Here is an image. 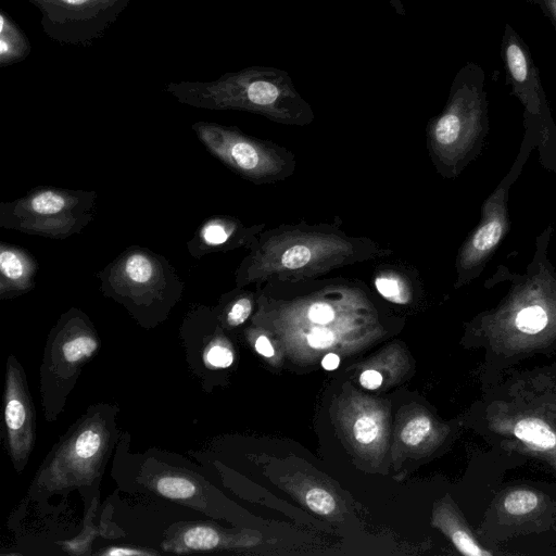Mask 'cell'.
Wrapping results in <instances>:
<instances>
[{
    "label": "cell",
    "instance_id": "2",
    "mask_svg": "<svg viewBox=\"0 0 556 556\" xmlns=\"http://www.w3.org/2000/svg\"><path fill=\"white\" fill-rule=\"evenodd\" d=\"M164 90L197 109L242 111L287 126H308L315 114L287 72L251 66L210 81L169 83Z\"/></svg>",
    "mask_w": 556,
    "mask_h": 556
},
{
    "label": "cell",
    "instance_id": "1",
    "mask_svg": "<svg viewBox=\"0 0 556 556\" xmlns=\"http://www.w3.org/2000/svg\"><path fill=\"white\" fill-rule=\"evenodd\" d=\"M392 253L368 237L349 235L339 218L332 223L280 224L257 235L235 270V287L318 278Z\"/></svg>",
    "mask_w": 556,
    "mask_h": 556
},
{
    "label": "cell",
    "instance_id": "31",
    "mask_svg": "<svg viewBox=\"0 0 556 556\" xmlns=\"http://www.w3.org/2000/svg\"><path fill=\"white\" fill-rule=\"evenodd\" d=\"M108 556H124V555H149L150 553L147 551H140L137 548L129 547H110L108 551L103 553Z\"/></svg>",
    "mask_w": 556,
    "mask_h": 556
},
{
    "label": "cell",
    "instance_id": "33",
    "mask_svg": "<svg viewBox=\"0 0 556 556\" xmlns=\"http://www.w3.org/2000/svg\"><path fill=\"white\" fill-rule=\"evenodd\" d=\"M390 3L397 14H400V15L405 14V10H404V7H403L401 0H390Z\"/></svg>",
    "mask_w": 556,
    "mask_h": 556
},
{
    "label": "cell",
    "instance_id": "26",
    "mask_svg": "<svg viewBox=\"0 0 556 556\" xmlns=\"http://www.w3.org/2000/svg\"><path fill=\"white\" fill-rule=\"evenodd\" d=\"M380 431V426L371 416L359 417L353 427V433L358 443L370 444L372 443Z\"/></svg>",
    "mask_w": 556,
    "mask_h": 556
},
{
    "label": "cell",
    "instance_id": "32",
    "mask_svg": "<svg viewBox=\"0 0 556 556\" xmlns=\"http://www.w3.org/2000/svg\"><path fill=\"white\" fill-rule=\"evenodd\" d=\"M340 364V358L337 354L328 353L321 361V366L326 370H334Z\"/></svg>",
    "mask_w": 556,
    "mask_h": 556
},
{
    "label": "cell",
    "instance_id": "17",
    "mask_svg": "<svg viewBox=\"0 0 556 556\" xmlns=\"http://www.w3.org/2000/svg\"><path fill=\"white\" fill-rule=\"evenodd\" d=\"M257 301V290L251 291L244 288L235 289L220 299V316L229 327H238L244 324L251 316Z\"/></svg>",
    "mask_w": 556,
    "mask_h": 556
},
{
    "label": "cell",
    "instance_id": "16",
    "mask_svg": "<svg viewBox=\"0 0 556 556\" xmlns=\"http://www.w3.org/2000/svg\"><path fill=\"white\" fill-rule=\"evenodd\" d=\"M31 46L26 34L5 11L0 13V66L7 67L24 61Z\"/></svg>",
    "mask_w": 556,
    "mask_h": 556
},
{
    "label": "cell",
    "instance_id": "24",
    "mask_svg": "<svg viewBox=\"0 0 556 556\" xmlns=\"http://www.w3.org/2000/svg\"><path fill=\"white\" fill-rule=\"evenodd\" d=\"M307 506L319 515H329L336 508L332 495L324 489L314 488L306 493Z\"/></svg>",
    "mask_w": 556,
    "mask_h": 556
},
{
    "label": "cell",
    "instance_id": "8",
    "mask_svg": "<svg viewBox=\"0 0 556 556\" xmlns=\"http://www.w3.org/2000/svg\"><path fill=\"white\" fill-rule=\"evenodd\" d=\"M112 440L113 427L104 417H84L46 459L31 490L54 493L90 484L100 476Z\"/></svg>",
    "mask_w": 556,
    "mask_h": 556
},
{
    "label": "cell",
    "instance_id": "27",
    "mask_svg": "<svg viewBox=\"0 0 556 556\" xmlns=\"http://www.w3.org/2000/svg\"><path fill=\"white\" fill-rule=\"evenodd\" d=\"M334 339V331L327 328L311 329L306 336L307 343L314 349H326L333 343Z\"/></svg>",
    "mask_w": 556,
    "mask_h": 556
},
{
    "label": "cell",
    "instance_id": "25",
    "mask_svg": "<svg viewBox=\"0 0 556 556\" xmlns=\"http://www.w3.org/2000/svg\"><path fill=\"white\" fill-rule=\"evenodd\" d=\"M455 547L464 555L491 556L492 553L483 549L473 538L464 529H455L451 534Z\"/></svg>",
    "mask_w": 556,
    "mask_h": 556
},
{
    "label": "cell",
    "instance_id": "21",
    "mask_svg": "<svg viewBox=\"0 0 556 556\" xmlns=\"http://www.w3.org/2000/svg\"><path fill=\"white\" fill-rule=\"evenodd\" d=\"M538 495L529 490H515L504 500L505 510L514 516L526 515L536 508Z\"/></svg>",
    "mask_w": 556,
    "mask_h": 556
},
{
    "label": "cell",
    "instance_id": "19",
    "mask_svg": "<svg viewBox=\"0 0 556 556\" xmlns=\"http://www.w3.org/2000/svg\"><path fill=\"white\" fill-rule=\"evenodd\" d=\"M151 484L159 494L175 501L188 502L198 493L195 482L180 473L157 475Z\"/></svg>",
    "mask_w": 556,
    "mask_h": 556
},
{
    "label": "cell",
    "instance_id": "12",
    "mask_svg": "<svg viewBox=\"0 0 556 556\" xmlns=\"http://www.w3.org/2000/svg\"><path fill=\"white\" fill-rule=\"evenodd\" d=\"M501 56L513 93L525 105L526 113L538 119L542 130L554 129L538 67L528 46L508 23L502 36Z\"/></svg>",
    "mask_w": 556,
    "mask_h": 556
},
{
    "label": "cell",
    "instance_id": "28",
    "mask_svg": "<svg viewBox=\"0 0 556 556\" xmlns=\"http://www.w3.org/2000/svg\"><path fill=\"white\" fill-rule=\"evenodd\" d=\"M529 3L539 7L545 17L552 23L556 30V0H527Z\"/></svg>",
    "mask_w": 556,
    "mask_h": 556
},
{
    "label": "cell",
    "instance_id": "30",
    "mask_svg": "<svg viewBox=\"0 0 556 556\" xmlns=\"http://www.w3.org/2000/svg\"><path fill=\"white\" fill-rule=\"evenodd\" d=\"M255 350L265 357H271L275 350L266 336H260L255 341Z\"/></svg>",
    "mask_w": 556,
    "mask_h": 556
},
{
    "label": "cell",
    "instance_id": "20",
    "mask_svg": "<svg viewBox=\"0 0 556 556\" xmlns=\"http://www.w3.org/2000/svg\"><path fill=\"white\" fill-rule=\"evenodd\" d=\"M219 540L216 530L208 526L198 525L182 532L179 546L187 551H208L215 548Z\"/></svg>",
    "mask_w": 556,
    "mask_h": 556
},
{
    "label": "cell",
    "instance_id": "9",
    "mask_svg": "<svg viewBox=\"0 0 556 556\" xmlns=\"http://www.w3.org/2000/svg\"><path fill=\"white\" fill-rule=\"evenodd\" d=\"M525 115L527 130L520 153L509 173L485 200L481 211L480 223L459 249L455 263V288L463 287L480 274L483 264L502 241L508 229V191L522 170V166L533 148L539 130L538 121L527 113Z\"/></svg>",
    "mask_w": 556,
    "mask_h": 556
},
{
    "label": "cell",
    "instance_id": "22",
    "mask_svg": "<svg viewBox=\"0 0 556 556\" xmlns=\"http://www.w3.org/2000/svg\"><path fill=\"white\" fill-rule=\"evenodd\" d=\"M431 431V421L426 416H419L408 421L401 432V440L408 446L421 443Z\"/></svg>",
    "mask_w": 556,
    "mask_h": 556
},
{
    "label": "cell",
    "instance_id": "7",
    "mask_svg": "<svg viewBox=\"0 0 556 556\" xmlns=\"http://www.w3.org/2000/svg\"><path fill=\"white\" fill-rule=\"evenodd\" d=\"M99 349L89 317L79 308L65 312L51 329L41 366V393L46 416L55 419L81 367Z\"/></svg>",
    "mask_w": 556,
    "mask_h": 556
},
{
    "label": "cell",
    "instance_id": "10",
    "mask_svg": "<svg viewBox=\"0 0 556 556\" xmlns=\"http://www.w3.org/2000/svg\"><path fill=\"white\" fill-rule=\"evenodd\" d=\"M38 9L43 33L63 46L89 47L113 27L130 0H25Z\"/></svg>",
    "mask_w": 556,
    "mask_h": 556
},
{
    "label": "cell",
    "instance_id": "15",
    "mask_svg": "<svg viewBox=\"0 0 556 556\" xmlns=\"http://www.w3.org/2000/svg\"><path fill=\"white\" fill-rule=\"evenodd\" d=\"M372 287L386 301L396 305H408L422 285L414 268L400 264H381L371 277Z\"/></svg>",
    "mask_w": 556,
    "mask_h": 556
},
{
    "label": "cell",
    "instance_id": "29",
    "mask_svg": "<svg viewBox=\"0 0 556 556\" xmlns=\"http://www.w3.org/2000/svg\"><path fill=\"white\" fill-rule=\"evenodd\" d=\"M359 382L368 390H376L382 383V376L377 370H365L359 377Z\"/></svg>",
    "mask_w": 556,
    "mask_h": 556
},
{
    "label": "cell",
    "instance_id": "4",
    "mask_svg": "<svg viewBox=\"0 0 556 556\" xmlns=\"http://www.w3.org/2000/svg\"><path fill=\"white\" fill-rule=\"evenodd\" d=\"M97 277L103 295L123 305L144 327L165 319L185 289L165 256L140 245L126 248Z\"/></svg>",
    "mask_w": 556,
    "mask_h": 556
},
{
    "label": "cell",
    "instance_id": "18",
    "mask_svg": "<svg viewBox=\"0 0 556 556\" xmlns=\"http://www.w3.org/2000/svg\"><path fill=\"white\" fill-rule=\"evenodd\" d=\"M513 434L522 443L540 451H556V432L543 420L534 417L518 419Z\"/></svg>",
    "mask_w": 556,
    "mask_h": 556
},
{
    "label": "cell",
    "instance_id": "5",
    "mask_svg": "<svg viewBox=\"0 0 556 556\" xmlns=\"http://www.w3.org/2000/svg\"><path fill=\"white\" fill-rule=\"evenodd\" d=\"M97 199L94 191L39 186L14 201L0 203V227L64 240L90 224Z\"/></svg>",
    "mask_w": 556,
    "mask_h": 556
},
{
    "label": "cell",
    "instance_id": "23",
    "mask_svg": "<svg viewBox=\"0 0 556 556\" xmlns=\"http://www.w3.org/2000/svg\"><path fill=\"white\" fill-rule=\"evenodd\" d=\"M204 361L215 368L229 367L233 362L232 351L219 341H213L204 351Z\"/></svg>",
    "mask_w": 556,
    "mask_h": 556
},
{
    "label": "cell",
    "instance_id": "13",
    "mask_svg": "<svg viewBox=\"0 0 556 556\" xmlns=\"http://www.w3.org/2000/svg\"><path fill=\"white\" fill-rule=\"evenodd\" d=\"M265 228V223L247 225L233 216L214 215L195 229L187 242V250L194 258H201L214 253L249 249Z\"/></svg>",
    "mask_w": 556,
    "mask_h": 556
},
{
    "label": "cell",
    "instance_id": "14",
    "mask_svg": "<svg viewBox=\"0 0 556 556\" xmlns=\"http://www.w3.org/2000/svg\"><path fill=\"white\" fill-rule=\"evenodd\" d=\"M38 262L26 249L0 243V299L11 300L35 287Z\"/></svg>",
    "mask_w": 556,
    "mask_h": 556
},
{
    "label": "cell",
    "instance_id": "3",
    "mask_svg": "<svg viewBox=\"0 0 556 556\" xmlns=\"http://www.w3.org/2000/svg\"><path fill=\"white\" fill-rule=\"evenodd\" d=\"M485 73L467 62L455 75L442 112L429 119L426 146L443 178H455L478 152L488 128Z\"/></svg>",
    "mask_w": 556,
    "mask_h": 556
},
{
    "label": "cell",
    "instance_id": "6",
    "mask_svg": "<svg viewBox=\"0 0 556 556\" xmlns=\"http://www.w3.org/2000/svg\"><path fill=\"white\" fill-rule=\"evenodd\" d=\"M191 128L213 156L254 185L276 184L295 172L293 152L276 142L213 122H197Z\"/></svg>",
    "mask_w": 556,
    "mask_h": 556
},
{
    "label": "cell",
    "instance_id": "11",
    "mask_svg": "<svg viewBox=\"0 0 556 556\" xmlns=\"http://www.w3.org/2000/svg\"><path fill=\"white\" fill-rule=\"evenodd\" d=\"M3 417L8 451L20 472L35 445L36 415L24 370L12 355L7 364Z\"/></svg>",
    "mask_w": 556,
    "mask_h": 556
}]
</instances>
